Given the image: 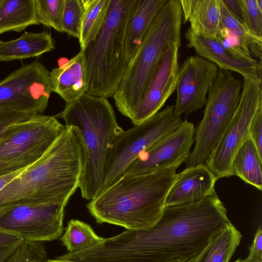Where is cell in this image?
I'll return each mask as SVG.
<instances>
[{"label": "cell", "mask_w": 262, "mask_h": 262, "mask_svg": "<svg viewBox=\"0 0 262 262\" xmlns=\"http://www.w3.org/2000/svg\"><path fill=\"white\" fill-rule=\"evenodd\" d=\"M222 1L229 11L237 19L244 24L242 9L239 0H222Z\"/></svg>", "instance_id": "36"}, {"label": "cell", "mask_w": 262, "mask_h": 262, "mask_svg": "<svg viewBox=\"0 0 262 262\" xmlns=\"http://www.w3.org/2000/svg\"><path fill=\"white\" fill-rule=\"evenodd\" d=\"M214 38L235 59L253 63L258 62L252 57L249 49L228 29L220 27L219 33Z\"/></svg>", "instance_id": "29"}, {"label": "cell", "mask_w": 262, "mask_h": 262, "mask_svg": "<svg viewBox=\"0 0 262 262\" xmlns=\"http://www.w3.org/2000/svg\"><path fill=\"white\" fill-rule=\"evenodd\" d=\"M261 159L255 144L249 136L233 158L231 164L233 175L261 190Z\"/></svg>", "instance_id": "23"}, {"label": "cell", "mask_w": 262, "mask_h": 262, "mask_svg": "<svg viewBox=\"0 0 262 262\" xmlns=\"http://www.w3.org/2000/svg\"><path fill=\"white\" fill-rule=\"evenodd\" d=\"M20 243L0 247V262H3L14 251Z\"/></svg>", "instance_id": "40"}, {"label": "cell", "mask_w": 262, "mask_h": 262, "mask_svg": "<svg viewBox=\"0 0 262 262\" xmlns=\"http://www.w3.org/2000/svg\"><path fill=\"white\" fill-rule=\"evenodd\" d=\"M39 25L35 0H0V34Z\"/></svg>", "instance_id": "21"}, {"label": "cell", "mask_w": 262, "mask_h": 262, "mask_svg": "<svg viewBox=\"0 0 262 262\" xmlns=\"http://www.w3.org/2000/svg\"><path fill=\"white\" fill-rule=\"evenodd\" d=\"M67 204L56 202H22L0 207V230L23 240L52 241L63 233Z\"/></svg>", "instance_id": "11"}, {"label": "cell", "mask_w": 262, "mask_h": 262, "mask_svg": "<svg viewBox=\"0 0 262 262\" xmlns=\"http://www.w3.org/2000/svg\"><path fill=\"white\" fill-rule=\"evenodd\" d=\"M217 180L204 163L186 167L177 174L164 206L199 202L215 192Z\"/></svg>", "instance_id": "16"}, {"label": "cell", "mask_w": 262, "mask_h": 262, "mask_svg": "<svg viewBox=\"0 0 262 262\" xmlns=\"http://www.w3.org/2000/svg\"><path fill=\"white\" fill-rule=\"evenodd\" d=\"M52 92L50 72L35 60L0 81V107L41 114L48 106Z\"/></svg>", "instance_id": "12"}, {"label": "cell", "mask_w": 262, "mask_h": 262, "mask_svg": "<svg viewBox=\"0 0 262 262\" xmlns=\"http://www.w3.org/2000/svg\"><path fill=\"white\" fill-rule=\"evenodd\" d=\"M230 223L213 236L204 249L188 262H229L242 239Z\"/></svg>", "instance_id": "22"}, {"label": "cell", "mask_w": 262, "mask_h": 262, "mask_svg": "<svg viewBox=\"0 0 262 262\" xmlns=\"http://www.w3.org/2000/svg\"><path fill=\"white\" fill-rule=\"evenodd\" d=\"M64 128L55 116L41 114L8 127L0 139V177L38 161Z\"/></svg>", "instance_id": "7"}, {"label": "cell", "mask_w": 262, "mask_h": 262, "mask_svg": "<svg viewBox=\"0 0 262 262\" xmlns=\"http://www.w3.org/2000/svg\"><path fill=\"white\" fill-rule=\"evenodd\" d=\"M243 262H262V229L257 228L248 257Z\"/></svg>", "instance_id": "35"}, {"label": "cell", "mask_w": 262, "mask_h": 262, "mask_svg": "<svg viewBox=\"0 0 262 262\" xmlns=\"http://www.w3.org/2000/svg\"><path fill=\"white\" fill-rule=\"evenodd\" d=\"M173 110L174 105H169L117 137L108 149L102 189L122 177L141 152L181 124L182 119Z\"/></svg>", "instance_id": "9"}, {"label": "cell", "mask_w": 262, "mask_h": 262, "mask_svg": "<svg viewBox=\"0 0 262 262\" xmlns=\"http://www.w3.org/2000/svg\"><path fill=\"white\" fill-rule=\"evenodd\" d=\"M220 13V27L230 30L250 51L261 61L262 39L252 35L246 26L237 19L227 9L222 0H219Z\"/></svg>", "instance_id": "27"}, {"label": "cell", "mask_w": 262, "mask_h": 262, "mask_svg": "<svg viewBox=\"0 0 262 262\" xmlns=\"http://www.w3.org/2000/svg\"><path fill=\"white\" fill-rule=\"evenodd\" d=\"M185 35L188 49L193 48L197 55L214 62L220 69L236 72L246 79L261 78V61L253 63L236 59L214 38L196 34L189 29Z\"/></svg>", "instance_id": "17"}, {"label": "cell", "mask_w": 262, "mask_h": 262, "mask_svg": "<svg viewBox=\"0 0 262 262\" xmlns=\"http://www.w3.org/2000/svg\"><path fill=\"white\" fill-rule=\"evenodd\" d=\"M39 24L63 32L62 25L64 0H35Z\"/></svg>", "instance_id": "28"}, {"label": "cell", "mask_w": 262, "mask_h": 262, "mask_svg": "<svg viewBox=\"0 0 262 262\" xmlns=\"http://www.w3.org/2000/svg\"><path fill=\"white\" fill-rule=\"evenodd\" d=\"M84 159L80 133L74 126L65 125L44 155L0 191V207L22 202L67 204L79 188Z\"/></svg>", "instance_id": "2"}, {"label": "cell", "mask_w": 262, "mask_h": 262, "mask_svg": "<svg viewBox=\"0 0 262 262\" xmlns=\"http://www.w3.org/2000/svg\"><path fill=\"white\" fill-rule=\"evenodd\" d=\"M183 13L180 0H168L159 11L132 59L113 97L118 111L130 120L161 56L173 43L181 45Z\"/></svg>", "instance_id": "5"}, {"label": "cell", "mask_w": 262, "mask_h": 262, "mask_svg": "<svg viewBox=\"0 0 262 262\" xmlns=\"http://www.w3.org/2000/svg\"><path fill=\"white\" fill-rule=\"evenodd\" d=\"M234 262H243V260L238 259L236 260V261H235Z\"/></svg>", "instance_id": "43"}, {"label": "cell", "mask_w": 262, "mask_h": 262, "mask_svg": "<svg viewBox=\"0 0 262 262\" xmlns=\"http://www.w3.org/2000/svg\"><path fill=\"white\" fill-rule=\"evenodd\" d=\"M35 114L0 107V139L5 131L15 123L26 120Z\"/></svg>", "instance_id": "33"}, {"label": "cell", "mask_w": 262, "mask_h": 262, "mask_svg": "<svg viewBox=\"0 0 262 262\" xmlns=\"http://www.w3.org/2000/svg\"><path fill=\"white\" fill-rule=\"evenodd\" d=\"M44 262H78V261L63 260V259H58L57 258H55V259H53L46 260Z\"/></svg>", "instance_id": "41"}, {"label": "cell", "mask_w": 262, "mask_h": 262, "mask_svg": "<svg viewBox=\"0 0 262 262\" xmlns=\"http://www.w3.org/2000/svg\"><path fill=\"white\" fill-rule=\"evenodd\" d=\"M82 6L80 35V50H84L102 28L106 20L110 0H81Z\"/></svg>", "instance_id": "24"}, {"label": "cell", "mask_w": 262, "mask_h": 262, "mask_svg": "<svg viewBox=\"0 0 262 262\" xmlns=\"http://www.w3.org/2000/svg\"><path fill=\"white\" fill-rule=\"evenodd\" d=\"M179 166L175 164L147 174L124 173L102 189L86 207L99 224H114L127 230L151 227L162 214Z\"/></svg>", "instance_id": "3"}, {"label": "cell", "mask_w": 262, "mask_h": 262, "mask_svg": "<svg viewBox=\"0 0 262 262\" xmlns=\"http://www.w3.org/2000/svg\"><path fill=\"white\" fill-rule=\"evenodd\" d=\"M56 117L62 119L66 125L76 128L80 134L84 159L79 188L82 198L91 201L102 188L108 149L123 130L119 126L107 99L87 93L66 104Z\"/></svg>", "instance_id": "4"}, {"label": "cell", "mask_w": 262, "mask_h": 262, "mask_svg": "<svg viewBox=\"0 0 262 262\" xmlns=\"http://www.w3.org/2000/svg\"><path fill=\"white\" fill-rule=\"evenodd\" d=\"M46 252L38 242L23 240L3 262H44Z\"/></svg>", "instance_id": "31"}, {"label": "cell", "mask_w": 262, "mask_h": 262, "mask_svg": "<svg viewBox=\"0 0 262 262\" xmlns=\"http://www.w3.org/2000/svg\"><path fill=\"white\" fill-rule=\"evenodd\" d=\"M171 262H181V261H180L179 260H176V261H171Z\"/></svg>", "instance_id": "44"}, {"label": "cell", "mask_w": 262, "mask_h": 262, "mask_svg": "<svg viewBox=\"0 0 262 262\" xmlns=\"http://www.w3.org/2000/svg\"><path fill=\"white\" fill-rule=\"evenodd\" d=\"M168 0H135L125 30L124 48L128 63L139 48L156 16Z\"/></svg>", "instance_id": "19"}, {"label": "cell", "mask_w": 262, "mask_h": 262, "mask_svg": "<svg viewBox=\"0 0 262 262\" xmlns=\"http://www.w3.org/2000/svg\"><path fill=\"white\" fill-rule=\"evenodd\" d=\"M236 111L218 144L204 164L217 179L233 175L234 156L249 137L251 122L262 106L261 78H244Z\"/></svg>", "instance_id": "10"}, {"label": "cell", "mask_w": 262, "mask_h": 262, "mask_svg": "<svg viewBox=\"0 0 262 262\" xmlns=\"http://www.w3.org/2000/svg\"><path fill=\"white\" fill-rule=\"evenodd\" d=\"M54 48V41L50 33L26 32L16 39L0 40V61L37 57Z\"/></svg>", "instance_id": "20"}, {"label": "cell", "mask_w": 262, "mask_h": 262, "mask_svg": "<svg viewBox=\"0 0 262 262\" xmlns=\"http://www.w3.org/2000/svg\"><path fill=\"white\" fill-rule=\"evenodd\" d=\"M219 70L215 63L198 55L187 57L179 66L177 98L173 110L176 116L189 115L205 105L207 94Z\"/></svg>", "instance_id": "14"}, {"label": "cell", "mask_w": 262, "mask_h": 262, "mask_svg": "<svg viewBox=\"0 0 262 262\" xmlns=\"http://www.w3.org/2000/svg\"><path fill=\"white\" fill-rule=\"evenodd\" d=\"M104 238L98 236L91 226L78 220H71L60 240L69 253L90 248Z\"/></svg>", "instance_id": "26"}, {"label": "cell", "mask_w": 262, "mask_h": 262, "mask_svg": "<svg viewBox=\"0 0 262 262\" xmlns=\"http://www.w3.org/2000/svg\"><path fill=\"white\" fill-rule=\"evenodd\" d=\"M180 4L182 8L183 23L185 24L188 21V18L191 13L193 7L196 0H180Z\"/></svg>", "instance_id": "38"}, {"label": "cell", "mask_w": 262, "mask_h": 262, "mask_svg": "<svg viewBox=\"0 0 262 262\" xmlns=\"http://www.w3.org/2000/svg\"><path fill=\"white\" fill-rule=\"evenodd\" d=\"M195 127L186 119L177 128L141 152L125 173H149L185 162L194 141Z\"/></svg>", "instance_id": "13"}, {"label": "cell", "mask_w": 262, "mask_h": 262, "mask_svg": "<svg viewBox=\"0 0 262 262\" xmlns=\"http://www.w3.org/2000/svg\"><path fill=\"white\" fill-rule=\"evenodd\" d=\"M82 15L81 0H64L62 20L63 32L78 38Z\"/></svg>", "instance_id": "30"}, {"label": "cell", "mask_w": 262, "mask_h": 262, "mask_svg": "<svg viewBox=\"0 0 262 262\" xmlns=\"http://www.w3.org/2000/svg\"><path fill=\"white\" fill-rule=\"evenodd\" d=\"M188 21V29L194 33L215 38L220 29L219 0H196Z\"/></svg>", "instance_id": "25"}, {"label": "cell", "mask_w": 262, "mask_h": 262, "mask_svg": "<svg viewBox=\"0 0 262 262\" xmlns=\"http://www.w3.org/2000/svg\"><path fill=\"white\" fill-rule=\"evenodd\" d=\"M29 167V166H28ZM28 167L19 170L0 177V191L16 177L18 176Z\"/></svg>", "instance_id": "39"}, {"label": "cell", "mask_w": 262, "mask_h": 262, "mask_svg": "<svg viewBox=\"0 0 262 262\" xmlns=\"http://www.w3.org/2000/svg\"><path fill=\"white\" fill-rule=\"evenodd\" d=\"M135 0H110L103 26L83 50L88 87L87 94L105 98L114 96L127 67L124 35Z\"/></svg>", "instance_id": "6"}, {"label": "cell", "mask_w": 262, "mask_h": 262, "mask_svg": "<svg viewBox=\"0 0 262 262\" xmlns=\"http://www.w3.org/2000/svg\"><path fill=\"white\" fill-rule=\"evenodd\" d=\"M249 134L262 158V106L257 110L251 122Z\"/></svg>", "instance_id": "34"}, {"label": "cell", "mask_w": 262, "mask_h": 262, "mask_svg": "<svg viewBox=\"0 0 262 262\" xmlns=\"http://www.w3.org/2000/svg\"><path fill=\"white\" fill-rule=\"evenodd\" d=\"M180 47V45L173 43L161 56L148 80L142 99L130 120L134 125L157 114L176 90Z\"/></svg>", "instance_id": "15"}, {"label": "cell", "mask_w": 262, "mask_h": 262, "mask_svg": "<svg viewBox=\"0 0 262 262\" xmlns=\"http://www.w3.org/2000/svg\"><path fill=\"white\" fill-rule=\"evenodd\" d=\"M231 71L219 68L208 91L202 120L195 128L194 148L185 166L204 164L215 148L237 107L242 84Z\"/></svg>", "instance_id": "8"}, {"label": "cell", "mask_w": 262, "mask_h": 262, "mask_svg": "<svg viewBox=\"0 0 262 262\" xmlns=\"http://www.w3.org/2000/svg\"><path fill=\"white\" fill-rule=\"evenodd\" d=\"M257 4L259 8L262 10V0H257Z\"/></svg>", "instance_id": "42"}, {"label": "cell", "mask_w": 262, "mask_h": 262, "mask_svg": "<svg viewBox=\"0 0 262 262\" xmlns=\"http://www.w3.org/2000/svg\"><path fill=\"white\" fill-rule=\"evenodd\" d=\"M230 223L214 192L199 202L164 206L153 226L104 238L90 257L92 262H188Z\"/></svg>", "instance_id": "1"}, {"label": "cell", "mask_w": 262, "mask_h": 262, "mask_svg": "<svg viewBox=\"0 0 262 262\" xmlns=\"http://www.w3.org/2000/svg\"><path fill=\"white\" fill-rule=\"evenodd\" d=\"M23 241L17 235L0 230V247L19 244Z\"/></svg>", "instance_id": "37"}, {"label": "cell", "mask_w": 262, "mask_h": 262, "mask_svg": "<svg viewBox=\"0 0 262 262\" xmlns=\"http://www.w3.org/2000/svg\"><path fill=\"white\" fill-rule=\"evenodd\" d=\"M52 92L59 95L66 104L86 93L88 83L83 51L62 66L50 72Z\"/></svg>", "instance_id": "18"}, {"label": "cell", "mask_w": 262, "mask_h": 262, "mask_svg": "<svg viewBox=\"0 0 262 262\" xmlns=\"http://www.w3.org/2000/svg\"><path fill=\"white\" fill-rule=\"evenodd\" d=\"M244 23L250 33L262 39V10L258 6L257 0H239Z\"/></svg>", "instance_id": "32"}]
</instances>
